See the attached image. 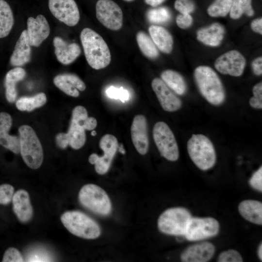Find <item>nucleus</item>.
<instances>
[{
	"instance_id": "nucleus-1",
	"label": "nucleus",
	"mask_w": 262,
	"mask_h": 262,
	"mask_svg": "<svg viewBox=\"0 0 262 262\" xmlns=\"http://www.w3.org/2000/svg\"><path fill=\"white\" fill-rule=\"evenodd\" d=\"M80 39L86 61L93 68L98 70L107 66L111 61L109 47L103 38L89 28H84Z\"/></svg>"
},
{
	"instance_id": "nucleus-2",
	"label": "nucleus",
	"mask_w": 262,
	"mask_h": 262,
	"mask_svg": "<svg viewBox=\"0 0 262 262\" xmlns=\"http://www.w3.org/2000/svg\"><path fill=\"white\" fill-rule=\"evenodd\" d=\"M194 76L200 94L207 101L215 106L224 102L226 94L223 84L217 73L211 67L199 66L195 69Z\"/></svg>"
},
{
	"instance_id": "nucleus-3",
	"label": "nucleus",
	"mask_w": 262,
	"mask_h": 262,
	"mask_svg": "<svg viewBox=\"0 0 262 262\" xmlns=\"http://www.w3.org/2000/svg\"><path fill=\"white\" fill-rule=\"evenodd\" d=\"M61 220L66 228L76 236L95 239L101 234V229L98 223L82 212H66L61 215Z\"/></svg>"
},
{
	"instance_id": "nucleus-4",
	"label": "nucleus",
	"mask_w": 262,
	"mask_h": 262,
	"mask_svg": "<svg viewBox=\"0 0 262 262\" xmlns=\"http://www.w3.org/2000/svg\"><path fill=\"white\" fill-rule=\"evenodd\" d=\"M20 152L22 159L30 168H38L43 160L41 143L33 128L24 125L18 129Z\"/></svg>"
},
{
	"instance_id": "nucleus-5",
	"label": "nucleus",
	"mask_w": 262,
	"mask_h": 262,
	"mask_svg": "<svg viewBox=\"0 0 262 262\" xmlns=\"http://www.w3.org/2000/svg\"><path fill=\"white\" fill-rule=\"evenodd\" d=\"M187 147L191 159L200 169L207 170L213 166L216 153L213 143L206 136L193 134L187 142Z\"/></svg>"
},
{
	"instance_id": "nucleus-6",
	"label": "nucleus",
	"mask_w": 262,
	"mask_h": 262,
	"mask_svg": "<svg viewBox=\"0 0 262 262\" xmlns=\"http://www.w3.org/2000/svg\"><path fill=\"white\" fill-rule=\"evenodd\" d=\"M78 198L80 203L94 213L106 216L112 211L110 199L106 192L94 184L84 185L81 189Z\"/></svg>"
},
{
	"instance_id": "nucleus-7",
	"label": "nucleus",
	"mask_w": 262,
	"mask_h": 262,
	"mask_svg": "<svg viewBox=\"0 0 262 262\" xmlns=\"http://www.w3.org/2000/svg\"><path fill=\"white\" fill-rule=\"evenodd\" d=\"M192 217L189 211L182 207H174L164 211L157 222L159 230L171 235H184Z\"/></svg>"
},
{
	"instance_id": "nucleus-8",
	"label": "nucleus",
	"mask_w": 262,
	"mask_h": 262,
	"mask_svg": "<svg viewBox=\"0 0 262 262\" xmlns=\"http://www.w3.org/2000/svg\"><path fill=\"white\" fill-rule=\"evenodd\" d=\"M153 137L163 157L170 161L178 159V145L172 131L166 123L163 121L156 123L153 129Z\"/></svg>"
},
{
	"instance_id": "nucleus-9",
	"label": "nucleus",
	"mask_w": 262,
	"mask_h": 262,
	"mask_svg": "<svg viewBox=\"0 0 262 262\" xmlns=\"http://www.w3.org/2000/svg\"><path fill=\"white\" fill-rule=\"evenodd\" d=\"M99 147L104 152L103 156L92 153L89 156L88 161L95 165L98 174L104 175L108 171L118 147L117 139L112 134H106L101 138Z\"/></svg>"
},
{
	"instance_id": "nucleus-10",
	"label": "nucleus",
	"mask_w": 262,
	"mask_h": 262,
	"mask_svg": "<svg viewBox=\"0 0 262 262\" xmlns=\"http://www.w3.org/2000/svg\"><path fill=\"white\" fill-rule=\"evenodd\" d=\"M96 15L99 22L108 29L117 31L122 26V11L112 0H98L96 5Z\"/></svg>"
},
{
	"instance_id": "nucleus-11",
	"label": "nucleus",
	"mask_w": 262,
	"mask_h": 262,
	"mask_svg": "<svg viewBox=\"0 0 262 262\" xmlns=\"http://www.w3.org/2000/svg\"><path fill=\"white\" fill-rule=\"evenodd\" d=\"M219 230V223L213 218L192 217L184 236L191 241L202 240L216 236Z\"/></svg>"
},
{
	"instance_id": "nucleus-12",
	"label": "nucleus",
	"mask_w": 262,
	"mask_h": 262,
	"mask_svg": "<svg viewBox=\"0 0 262 262\" xmlns=\"http://www.w3.org/2000/svg\"><path fill=\"white\" fill-rule=\"evenodd\" d=\"M49 8L53 16L69 26H74L80 20V15L74 0H49Z\"/></svg>"
},
{
	"instance_id": "nucleus-13",
	"label": "nucleus",
	"mask_w": 262,
	"mask_h": 262,
	"mask_svg": "<svg viewBox=\"0 0 262 262\" xmlns=\"http://www.w3.org/2000/svg\"><path fill=\"white\" fill-rule=\"evenodd\" d=\"M246 64L245 58L239 51L231 50L217 58L214 66L223 74L239 77L243 73Z\"/></svg>"
},
{
	"instance_id": "nucleus-14",
	"label": "nucleus",
	"mask_w": 262,
	"mask_h": 262,
	"mask_svg": "<svg viewBox=\"0 0 262 262\" xmlns=\"http://www.w3.org/2000/svg\"><path fill=\"white\" fill-rule=\"evenodd\" d=\"M151 86L158 100L165 111L174 112L180 108L182 102L161 79L156 78L151 82Z\"/></svg>"
},
{
	"instance_id": "nucleus-15",
	"label": "nucleus",
	"mask_w": 262,
	"mask_h": 262,
	"mask_svg": "<svg viewBox=\"0 0 262 262\" xmlns=\"http://www.w3.org/2000/svg\"><path fill=\"white\" fill-rule=\"evenodd\" d=\"M132 143L137 151L144 155L148 151L149 140L146 117L142 115L134 116L131 128Z\"/></svg>"
},
{
	"instance_id": "nucleus-16",
	"label": "nucleus",
	"mask_w": 262,
	"mask_h": 262,
	"mask_svg": "<svg viewBox=\"0 0 262 262\" xmlns=\"http://www.w3.org/2000/svg\"><path fill=\"white\" fill-rule=\"evenodd\" d=\"M27 25L31 46L39 47L49 35L50 28L46 18L42 15H38L35 18L29 17Z\"/></svg>"
},
{
	"instance_id": "nucleus-17",
	"label": "nucleus",
	"mask_w": 262,
	"mask_h": 262,
	"mask_svg": "<svg viewBox=\"0 0 262 262\" xmlns=\"http://www.w3.org/2000/svg\"><path fill=\"white\" fill-rule=\"evenodd\" d=\"M214 251L213 244L204 242L187 247L181 253L180 258L183 262H206L213 257Z\"/></svg>"
},
{
	"instance_id": "nucleus-18",
	"label": "nucleus",
	"mask_w": 262,
	"mask_h": 262,
	"mask_svg": "<svg viewBox=\"0 0 262 262\" xmlns=\"http://www.w3.org/2000/svg\"><path fill=\"white\" fill-rule=\"evenodd\" d=\"M53 43L56 58L62 64L72 63L81 53V48L78 44L67 43L60 37H55Z\"/></svg>"
},
{
	"instance_id": "nucleus-19",
	"label": "nucleus",
	"mask_w": 262,
	"mask_h": 262,
	"mask_svg": "<svg viewBox=\"0 0 262 262\" xmlns=\"http://www.w3.org/2000/svg\"><path fill=\"white\" fill-rule=\"evenodd\" d=\"M13 209L18 219L22 223L29 221L33 215V209L28 193L20 189L14 194Z\"/></svg>"
},
{
	"instance_id": "nucleus-20",
	"label": "nucleus",
	"mask_w": 262,
	"mask_h": 262,
	"mask_svg": "<svg viewBox=\"0 0 262 262\" xmlns=\"http://www.w3.org/2000/svg\"><path fill=\"white\" fill-rule=\"evenodd\" d=\"M12 119L6 112L0 113V145L16 154L20 152L19 137L9 134Z\"/></svg>"
},
{
	"instance_id": "nucleus-21",
	"label": "nucleus",
	"mask_w": 262,
	"mask_h": 262,
	"mask_svg": "<svg viewBox=\"0 0 262 262\" xmlns=\"http://www.w3.org/2000/svg\"><path fill=\"white\" fill-rule=\"evenodd\" d=\"M31 48L27 30H23L17 40L10 62L14 66H20L31 60Z\"/></svg>"
},
{
	"instance_id": "nucleus-22",
	"label": "nucleus",
	"mask_w": 262,
	"mask_h": 262,
	"mask_svg": "<svg viewBox=\"0 0 262 262\" xmlns=\"http://www.w3.org/2000/svg\"><path fill=\"white\" fill-rule=\"evenodd\" d=\"M225 33V28L221 24L214 23L199 30L196 37L198 40L206 45L216 47L221 44Z\"/></svg>"
},
{
	"instance_id": "nucleus-23",
	"label": "nucleus",
	"mask_w": 262,
	"mask_h": 262,
	"mask_svg": "<svg viewBox=\"0 0 262 262\" xmlns=\"http://www.w3.org/2000/svg\"><path fill=\"white\" fill-rule=\"evenodd\" d=\"M148 31L155 45L161 51L169 53L173 49V39L170 33L163 27L151 25Z\"/></svg>"
},
{
	"instance_id": "nucleus-24",
	"label": "nucleus",
	"mask_w": 262,
	"mask_h": 262,
	"mask_svg": "<svg viewBox=\"0 0 262 262\" xmlns=\"http://www.w3.org/2000/svg\"><path fill=\"white\" fill-rule=\"evenodd\" d=\"M238 210L246 220L256 224H262V202L255 200H245L240 202Z\"/></svg>"
},
{
	"instance_id": "nucleus-25",
	"label": "nucleus",
	"mask_w": 262,
	"mask_h": 262,
	"mask_svg": "<svg viewBox=\"0 0 262 262\" xmlns=\"http://www.w3.org/2000/svg\"><path fill=\"white\" fill-rule=\"evenodd\" d=\"M25 75V70L20 67L13 68L6 74L4 82L5 97L8 102L12 103L16 100L17 96L16 83L22 80Z\"/></svg>"
},
{
	"instance_id": "nucleus-26",
	"label": "nucleus",
	"mask_w": 262,
	"mask_h": 262,
	"mask_svg": "<svg viewBox=\"0 0 262 262\" xmlns=\"http://www.w3.org/2000/svg\"><path fill=\"white\" fill-rule=\"evenodd\" d=\"M161 79L166 85L175 93L183 95L187 91V84L183 77L178 72L167 69L161 75Z\"/></svg>"
},
{
	"instance_id": "nucleus-27",
	"label": "nucleus",
	"mask_w": 262,
	"mask_h": 262,
	"mask_svg": "<svg viewBox=\"0 0 262 262\" xmlns=\"http://www.w3.org/2000/svg\"><path fill=\"white\" fill-rule=\"evenodd\" d=\"M14 23L12 10L4 0H0V38L8 35Z\"/></svg>"
},
{
	"instance_id": "nucleus-28",
	"label": "nucleus",
	"mask_w": 262,
	"mask_h": 262,
	"mask_svg": "<svg viewBox=\"0 0 262 262\" xmlns=\"http://www.w3.org/2000/svg\"><path fill=\"white\" fill-rule=\"evenodd\" d=\"M69 145L74 149L81 148L86 141L85 129L79 123L71 120L70 126L66 133Z\"/></svg>"
},
{
	"instance_id": "nucleus-29",
	"label": "nucleus",
	"mask_w": 262,
	"mask_h": 262,
	"mask_svg": "<svg viewBox=\"0 0 262 262\" xmlns=\"http://www.w3.org/2000/svg\"><path fill=\"white\" fill-rule=\"evenodd\" d=\"M136 40L140 50L146 57L154 59L158 57L159 53L157 47L152 39L145 32H138Z\"/></svg>"
},
{
	"instance_id": "nucleus-30",
	"label": "nucleus",
	"mask_w": 262,
	"mask_h": 262,
	"mask_svg": "<svg viewBox=\"0 0 262 262\" xmlns=\"http://www.w3.org/2000/svg\"><path fill=\"white\" fill-rule=\"evenodd\" d=\"M47 101L45 93H40L31 97H23L16 102V107L21 111L31 112L44 105Z\"/></svg>"
},
{
	"instance_id": "nucleus-31",
	"label": "nucleus",
	"mask_w": 262,
	"mask_h": 262,
	"mask_svg": "<svg viewBox=\"0 0 262 262\" xmlns=\"http://www.w3.org/2000/svg\"><path fill=\"white\" fill-rule=\"evenodd\" d=\"M230 16L233 19L241 17L244 14L251 16L254 15L252 7V0H232L229 12Z\"/></svg>"
},
{
	"instance_id": "nucleus-32",
	"label": "nucleus",
	"mask_w": 262,
	"mask_h": 262,
	"mask_svg": "<svg viewBox=\"0 0 262 262\" xmlns=\"http://www.w3.org/2000/svg\"><path fill=\"white\" fill-rule=\"evenodd\" d=\"M147 19L153 24H162L168 22L171 18L170 10L165 7H160L147 10Z\"/></svg>"
},
{
	"instance_id": "nucleus-33",
	"label": "nucleus",
	"mask_w": 262,
	"mask_h": 262,
	"mask_svg": "<svg viewBox=\"0 0 262 262\" xmlns=\"http://www.w3.org/2000/svg\"><path fill=\"white\" fill-rule=\"evenodd\" d=\"M232 0H215L207 9L208 15L212 17L225 16L229 12Z\"/></svg>"
},
{
	"instance_id": "nucleus-34",
	"label": "nucleus",
	"mask_w": 262,
	"mask_h": 262,
	"mask_svg": "<svg viewBox=\"0 0 262 262\" xmlns=\"http://www.w3.org/2000/svg\"><path fill=\"white\" fill-rule=\"evenodd\" d=\"M55 85L65 93L73 97H79L80 94L77 88L62 77L61 74L53 79Z\"/></svg>"
},
{
	"instance_id": "nucleus-35",
	"label": "nucleus",
	"mask_w": 262,
	"mask_h": 262,
	"mask_svg": "<svg viewBox=\"0 0 262 262\" xmlns=\"http://www.w3.org/2000/svg\"><path fill=\"white\" fill-rule=\"evenodd\" d=\"M106 93L109 98L120 99L123 102L128 100L129 98L128 91L122 87L117 88L111 86L106 89Z\"/></svg>"
},
{
	"instance_id": "nucleus-36",
	"label": "nucleus",
	"mask_w": 262,
	"mask_h": 262,
	"mask_svg": "<svg viewBox=\"0 0 262 262\" xmlns=\"http://www.w3.org/2000/svg\"><path fill=\"white\" fill-rule=\"evenodd\" d=\"M253 97L249 99V104L255 109L262 108V83L255 84L252 89Z\"/></svg>"
},
{
	"instance_id": "nucleus-37",
	"label": "nucleus",
	"mask_w": 262,
	"mask_h": 262,
	"mask_svg": "<svg viewBox=\"0 0 262 262\" xmlns=\"http://www.w3.org/2000/svg\"><path fill=\"white\" fill-rule=\"evenodd\" d=\"M14 188L9 184L0 185V204L7 205L12 200Z\"/></svg>"
},
{
	"instance_id": "nucleus-38",
	"label": "nucleus",
	"mask_w": 262,
	"mask_h": 262,
	"mask_svg": "<svg viewBox=\"0 0 262 262\" xmlns=\"http://www.w3.org/2000/svg\"><path fill=\"white\" fill-rule=\"evenodd\" d=\"M243 259L240 253L235 250L229 249L220 254L217 259L218 262H242Z\"/></svg>"
},
{
	"instance_id": "nucleus-39",
	"label": "nucleus",
	"mask_w": 262,
	"mask_h": 262,
	"mask_svg": "<svg viewBox=\"0 0 262 262\" xmlns=\"http://www.w3.org/2000/svg\"><path fill=\"white\" fill-rule=\"evenodd\" d=\"M175 8L180 14H189L195 10V6L192 0H176Z\"/></svg>"
},
{
	"instance_id": "nucleus-40",
	"label": "nucleus",
	"mask_w": 262,
	"mask_h": 262,
	"mask_svg": "<svg viewBox=\"0 0 262 262\" xmlns=\"http://www.w3.org/2000/svg\"><path fill=\"white\" fill-rule=\"evenodd\" d=\"M23 258L20 251L16 248H8L4 252L2 262H21Z\"/></svg>"
},
{
	"instance_id": "nucleus-41",
	"label": "nucleus",
	"mask_w": 262,
	"mask_h": 262,
	"mask_svg": "<svg viewBox=\"0 0 262 262\" xmlns=\"http://www.w3.org/2000/svg\"><path fill=\"white\" fill-rule=\"evenodd\" d=\"M61 75L78 90L83 91L85 89L84 82L77 75L72 73H64Z\"/></svg>"
},
{
	"instance_id": "nucleus-42",
	"label": "nucleus",
	"mask_w": 262,
	"mask_h": 262,
	"mask_svg": "<svg viewBox=\"0 0 262 262\" xmlns=\"http://www.w3.org/2000/svg\"><path fill=\"white\" fill-rule=\"evenodd\" d=\"M250 185L254 189L262 191V167L255 171L249 180Z\"/></svg>"
},
{
	"instance_id": "nucleus-43",
	"label": "nucleus",
	"mask_w": 262,
	"mask_h": 262,
	"mask_svg": "<svg viewBox=\"0 0 262 262\" xmlns=\"http://www.w3.org/2000/svg\"><path fill=\"white\" fill-rule=\"evenodd\" d=\"M193 19L189 14H180L176 18V23L179 27L185 29L190 27Z\"/></svg>"
},
{
	"instance_id": "nucleus-44",
	"label": "nucleus",
	"mask_w": 262,
	"mask_h": 262,
	"mask_svg": "<svg viewBox=\"0 0 262 262\" xmlns=\"http://www.w3.org/2000/svg\"><path fill=\"white\" fill-rule=\"evenodd\" d=\"M57 145L61 148H66L69 145L68 136L66 133L61 132L56 136Z\"/></svg>"
},
{
	"instance_id": "nucleus-45",
	"label": "nucleus",
	"mask_w": 262,
	"mask_h": 262,
	"mask_svg": "<svg viewBox=\"0 0 262 262\" xmlns=\"http://www.w3.org/2000/svg\"><path fill=\"white\" fill-rule=\"evenodd\" d=\"M252 67L254 73L260 76L262 74V57H258L255 59L252 63Z\"/></svg>"
},
{
	"instance_id": "nucleus-46",
	"label": "nucleus",
	"mask_w": 262,
	"mask_h": 262,
	"mask_svg": "<svg viewBox=\"0 0 262 262\" xmlns=\"http://www.w3.org/2000/svg\"><path fill=\"white\" fill-rule=\"evenodd\" d=\"M97 126V121L93 117H88L84 121L83 127L86 130L92 131Z\"/></svg>"
},
{
	"instance_id": "nucleus-47",
	"label": "nucleus",
	"mask_w": 262,
	"mask_h": 262,
	"mask_svg": "<svg viewBox=\"0 0 262 262\" xmlns=\"http://www.w3.org/2000/svg\"><path fill=\"white\" fill-rule=\"evenodd\" d=\"M252 30L259 34H262V18H258L253 20L251 23Z\"/></svg>"
},
{
	"instance_id": "nucleus-48",
	"label": "nucleus",
	"mask_w": 262,
	"mask_h": 262,
	"mask_svg": "<svg viewBox=\"0 0 262 262\" xmlns=\"http://www.w3.org/2000/svg\"><path fill=\"white\" fill-rule=\"evenodd\" d=\"M165 0H145L147 4L152 7H156L162 3Z\"/></svg>"
},
{
	"instance_id": "nucleus-49",
	"label": "nucleus",
	"mask_w": 262,
	"mask_h": 262,
	"mask_svg": "<svg viewBox=\"0 0 262 262\" xmlns=\"http://www.w3.org/2000/svg\"><path fill=\"white\" fill-rule=\"evenodd\" d=\"M258 255L259 258L261 261L262 260V243L259 245L258 249Z\"/></svg>"
},
{
	"instance_id": "nucleus-50",
	"label": "nucleus",
	"mask_w": 262,
	"mask_h": 262,
	"mask_svg": "<svg viewBox=\"0 0 262 262\" xmlns=\"http://www.w3.org/2000/svg\"><path fill=\"white\" fill-rule=\"evenodd\" d=\"M119 147V152L123 154H124L125 153V150L123 147V146L122 144H121L120 146Z\"/></svg>"
},
{
	"instance_id": "nucleus-51",
	"label": "nucleus",
	"mask_w": 262,
	"mask_h": 262,
	"mask_svg": "<svg viewBox=\"0 0 262 262\" xmlns=\"http://www.w3.org/2000/svg\"><path fill=\"white\" fill-rule=\"evenodd\" d=\"M91 134L92 136H95L97 134V132L95 131H93Z\"/></svg>"
},
{
	"instance_id": "nucleus-52",
	"label": "nucleus",
	"mask_w": 262,
	"mask_h": 262,
	"mask_svg": "<svg viewBox=\"0 0 262 262\" xmlns=\"http://www.w3.org/2000/svg\"><path fill=\"white\" fill-rule=\"evenodd\" d=\"M124 0L126 1H132L134 0Z\"/></svg>"
}]
</instances>
